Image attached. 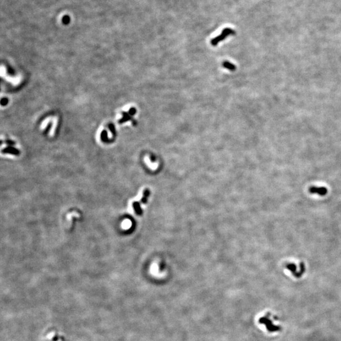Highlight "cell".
Wrapping results in <instances>:
<instances>
[{
  "mask_svg": "<svg viewBox=\"0 0 341 341\" xmlns=\"http://www.w3.org/2000/svg\"><path fill=\"white\" fill-rule=\"evenodd\" d=\"M70 22V17L69 15H65L62 18V22L64 25H68Z\"/></svg>",
  "mask_w": 341,
  "mask_h": 341,
  "instance_id": "8992f818",
  "label": "cell"
},
{
  "mask_svg": "<svg viewBox=\"0 0 341 341\" xmlns=\"http://www.w3.org/2000/svg\"><path fill=\"white\" fill-rule=\"evenodd\" d=\"M310 192L311 193H317L321 195H324L326 193H327V190L325 188H315V187H312L310 188Z\"/></svg>",
  "mask_w": 341,
  "mask_h": 341,
  "instance_id": "7a4b0ae2",
  "label": "cell"
},
{
  "mask_svg": "<svg viewBox=\"0 0 341 341\" xmlns=\"http://www.w3.org/2000/svg\"><path fill=\"white\" fill-rule=\"evenodd\" d=\"M234 34H235V31H234L233 29H232L231 28H229V27L225 28L222 31L221 34L219 35L216 37L215 38L213 39L211 41V44L212 46H215L217 45L219 42H221L223 40H224L226 37H228L229 35H234Z\"/></svg>",
  "mask_w": 341,
  "mask_h": 341,
  "instance_id": "6da1fadb",
  "label": "cell"
},
{
  "mask_svg": "<svg viewBox=\"0 0 341 341\" xmlns=\"http://www.w3.org/2000/svg\"><path fill=\"white\" fill-rule=\"evenodd\" d=\"M223 66L226 68H227V69L231 70V71H235L236 70L235 65L231 63L230 62H228V61H225L224 63H223Z\"/></svg>",
  "mask_w": 341,
  "mask_h": 341,
  "instance_id": "277c9868",
  "label": "cell"
},
{
  "mask_svg": "<svg viewBox=\"0 0 341 341\" xmlns=\"http://www.w3.org/2000/svg\"><path fill=\"white\" fill-rule=\"evenodd\" d=\"M133 207L134 208V210L136 212V213L139 216H141L142 214L143 213V211L142 209L140 207V203L138 202H135L133 203Z\"/></svg>",
  "mask_w": 341,
  "mask_h": 341,
  "instance_id": "3957f363",
  "label": "cell"
},
{
  "mask_svg": "<svg viewBox=\"0 0 341 341\" xmlns=\"http://www.w3.org/2000/svg\"><path fill=\"white\" fill-rule=\"evenodd\" d=\"M149 195H150L149 190L148 189H146L143 192V197L141 200V202L143 203H146L147 202V199H148V197H149Z\"/></svg>",
  "mask_w": 341,
  "mask_h": 341,
  "instance_id": "5b68a950",
  "label": "cell"
}]
</instances>
